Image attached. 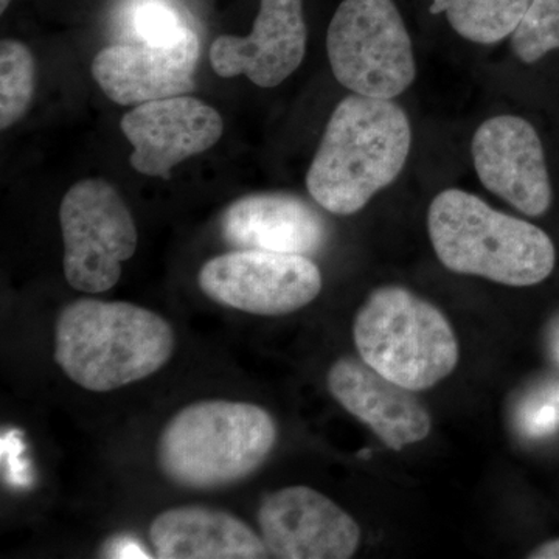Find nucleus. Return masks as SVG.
Segmentation results:
<instances>
[{
  "label": "nucleus",
  "instance_id": "nucleus-13",
  "mask_svg": "<svg viewBox=\"0 0 559 559\" xmlns=\"http://www.w3.org/2000/svg\"><path fill=\"white\" fill-rule=\"evenodd\" d=\"M200 60V39L189 28L170 46L117 44L98 51L92 76L103 94L121 106L179 97L193 91Z\"/></svg>",
  "mask_w": 559,
  "mask_h": 559
},
{
  "label": "nucleus",
  "instance_id": "nucleus-16",
  "mask_svg": "<svg viewBox=\"0 0 559 559\" xmlns=\"http://www.w3.org/2000/svg\"><path fill=\"white\" fill-rule=\"evenodd\" d=\"M150 540L160 559H263L266 544L246 522L207 507H176L154 518Z\"/></svg>",
  "mask_w": 559,
  "mask_h": 559
},
{
  "label": "nucleus",
  "instance_id": "nucleus-4",
  "mask_svg": "<svg viewBox=\"0 0 559 559\" xmlns=\"http://www.w3.org/2000/svg\"><path fill=\"white\" fill-rule=\"evenodd\" d=\"M277 423L252 403L190 404L165 426L157 462L168 480L189 489H218L248 479L277 443Z\"/></svg>",
  "mask_w": 559,
  "mask_h": 559
},
{
  "label": "nucleus",
  "instance_id": "nucleus-19",
  "mask_svg": "<svg viewBox=\"0 0 559 559\" xmlns=\"http://www.w3.org/2000/svg\"><path fill=\"white\" fill-rule=\"evenodd\" d=\"M559 49V0H532L527 13L511 35L518 60L533 64Z\"/></svg>",
  "mask_w": 559,
  "mask_h": 559
},
{
  "label": "nucleus",
  "instance_id": "nucleus-15",
  "mask_svg": "<svg viewBox=\"0 0 559 559\" xmlns=\"http://www.w3.org/2000/svg\"><path fill=\"white\" fill-rule=\"evenodd\" d=\"M221 234L237 249L305 257L318 253L329 240V227L318 210L289 193L240 198L223 213Z\"/></svg>",
  "mask_w": 559,
  "mask_h": 559
},
{
  "label": "nucleus",
  "instance_id": "nucleus-5",
  "mask_svg": "<svg viewBox=\"0 0 559 559\" xmlns=\"http://www.w3.org/2000/svg\"><path fill=\"white\" fill-rule=\"evenodd\" d=\"M353 340L364 362L414 392L439 384L459 364L450 320L401 286H382L367 297L356 314Z\"/></svg>",
  "mask_w": 559,
  "mask_h": 559
},
{
  "label": "nucleus",
  "instance_id": "nucleus-10",
  "mask_svg": "<svg viewBox=\"0 0 559 559\" xmlns=\"http://www.w3.org/2000/svg\"><path fill=\"white\" fill-rule=\"evenodd\" d=\"M261 538L280 559H348L360 544L358 522L308 487L272 492L259 510Z\"/></svg>",
  "mask_w": 559,
  "mask_h": 559
},
{
  "label": "nucleus",
  "instance_id": "nucleus-20",
  "mask_svg": "<svg viewBox=\"0 0 559 559\" xmlns=\"http://www.w3.org/2000/svg\"><path fill=\"white\" fill-rule=\"evenodd\" d=\"M516 428L527 439L538 440L559 429V384L530 392L516 409Z\"/></svg>",
  "mask_w": 559,
  "mask_h": 559
},
{
  "label": "nucleus",
  "instance_id": "nucleus-8",
  "mask_svg": "<svg viewBox=\"0 0 559 559\" xmlns=\"http://www.w3.org/2000/svg\"><path fill=\"white\" fill-rule=\"evenodd\" d=\"M198 283L223 307L272 318L310 305L322 290V274L310 257L238 249L209 260Z\"/></svg>",
  "mask_w": 559,
  "mask_h": 559
},
{
  "label": "nucleus",
  "instance_id": "nucleus-23",
  "mask_svg": "<svg viewBox=\"0 0 559 559\" xmlns=\"http://www.w3.org/2000/svg\"><path fill=\"white\" fill-rule=\"evenodd\" d=\"M549 341L551 352H554L555 358H557L559 362V316L557 319L554 320V323H551L549 331Z\"/></svg>",
  "mask_w": 559,
  "mask_h": 559
},
{
  "label": "nucleus",
  "instance_id": "nucleus-24",
  "mask_svg": "<svg viewBox=\"0 0 559 559\" xmlns=\"http://www.w3.org/2000/svg\"><path fill=\"white\" fill-rule=\"evenodd\" d=\"M11 0H0V13H5L7 9H9Z\"/></svg>",
  "mask_w": 559,
  "mask_h": 559
},
{
  "label": "nucleus",
  "instance_id": "nucleus-6",
  "mask_svg": "<svg viewBox=\"0 0 559 559\" xmlns=\"http://www.w3.org/2000/svg\"><path fill=\"white\" fill-rule=\"evenodd\" d=\"M326 51L334 79L353 94L393 100L417 79L414 46L393 0H344Z\"/></svg>",
  "mask_w": 559,
  "mask_h": 559
},
{
  "label": "nucleus",
  "instance_id": "nucleus-11",
  "mask_svg": "<svg viewBox=\"0 0 559 559\" xmlns=\"http://www.w3.org/2000/svg\"><path fill=\"white\" fill-rule=\"evenodd\" d=\"M120 130L131 143V167L140 175L170 179L180 162L212 148L223 135L218 110L198 98L142 103L123 116Z\"/></svg>",
  "mask_w": 559,
  "mask_h": 559
},
{
  "label": "nucleus",
  "instance_id": "nucleus-17",
  "mask_svg": "<svg viewBox=\"0 0 559 559\" xmlns=\"http://www.w3.org/2000/svg\"><path fill=\"white\" fill-rule=\"evenodd\" d=\"M532 0H433L432 13L447 14L451 27L471 43H500L513 35Z\"/></svg>",
  "mask_w": 559,
  "mask_h": 559
},
{
  "label": "nucleus",
  "instance_id": "nucleus-1",
  "mask_svg": "<svg viewBox=\"0 0 559 559\" xmlns=\"http://www.w3.org/2000/svg\"><path fill=\"white\" fill-rule=\"evenodd\" d=\"M412 130L393 100L352 94L336 106L307 173V189L320 207L349 216L395 182L406 165Z\"/></svg>",
  "mask_w": 559,
  "mask_h": 559
},
{
  "label": "nucleus",
  "instance_id": "nucleus-3",
  "mask_svg": "<svg viewBox=\"0 0 559 559\" xmlns=\"http://www.w3.org/2000/svg\"><path fill=\"white\" fill-rule=\"evenodd\" d=\"M428 231L447 270L500 285H538L557 263V250L546 231L489 207L468 191L437 194L429 205Z\"/></svg>",
  "mask_w": 559,
  "mask_h": 559
},
{
  "label": "nucleus",
  "instance_id": "nucleus-7",
  "mask_svg": "<svg viewBox=\"0 0 559 559\" xmlns=\"http://www.w3.org/2000/svg\"><path fill=\"white\" fill-rule=\"evenodd\" d=\"M64 240V275L73 289L100 294L121 277V263L132 259L139 235L127 202L103 179L70 187L60 205Z\"/></svg>",
  "mask_w": 559,
  "mask_h": 559
},
{
  "label": "nucleus",
  "instance_id": "nucleus-2",
  "mask_svg": "<svg viewBox=\"0 0 559 559\" xmlns=\"http://www.w3.org/2000/svg\"><path fill=\"white\" fill-rule=\"evenodd\" d=\"M175 345L167 320L128 301L79 299L62 308L55 325V360L91 392L145 380L171 359Z\"/></svg>",
  "mask_w": 559,
  "mask_h": 559
},
{
  "label": "nucleus",
  "instance_id": "nucleus-22",
  "mask_svg": "<svg viewBox=\"0 0 559 559\" xmlns=\"http://www.w3.org/2000/svg\"><path fill=\"white\" fill-rule=\"evenodd\" d=\"M532 559H559V539H551L549 543L540 544L535 550L530 551Z\"/></svg>",
  "mask_w": 559,
  "mask_h": 559
},
{
  "label": "nucleus",
  "instance_id": "nucleus-14",
  "mask_svg": "<svg viewBox=\"0 0 559 559\" xmlns=\"http://www.w3.org/2000/svg\"><path fill=\"white\" fill-rule=\"evenodd\" d=\"M326 384L333 399L390 450L401 451L430 433L432 419L414 390L382 377L360 358L337 359L330 367Z\"/></svg>",
  "mask_w": 559,
  "mask_h": 559
},
{
  "label": "nucleus",
  "instance_id": "nucleus-21",
  "mask_svg": "<svg viewBox=\"0 0 559 559\" xmlns=\"http://www.w3.org/2000/svg\"><path fill=\"white\" fill-rule=\"evenodd\" d=\"M134 25L143 43L153 46H170L189 32V27L182 24L175 10L154 0L142 3L135 10Z\"/></svg>",
  "mask_w": 559,
  "mask_h": 559
},
{
  "label": "nucleus",
  "instance_id": "nucleus-9",
  "mask_svg": "<svg viewBox=\"0 0 559 559\" xmlns=\"http://www.w3.org/2000/svg\"><path fill=\"white\" fill-rule=\"evenodd\" d=\"M481 186L527 216L551 204V183L543 142L532 123L518 116L485 120L471 142Z\"/></svg>",
  "mask_w": 559,
  "mask_h": 559
},
{
  "label": "nucleus",
  "instance_id": "nucleus-18",
  "mask_svg": "<svg viewBox=\"0 0 559 559\" xmlns=\"http://www.w3.org/2000/svg\"><path fill=\"white\" fill-rule=\"evenodd\" d=\"M35 92V58L21 40L0 44V128L10 130L27 114Z\"/></svg>",
  "mask_w": 559,
  "mask_h": 559
},
{
  "label": "nucleus",
  "instance_id": "nucleus-12",
  "mask_svg": "<svg viewBox=\"0 0 559 559\" xmlns=\"http://www.w3.org/2000/svg\"><path fill=\"white\" fill-rule=\"evenodd\" d=\"M307 51V24L301 0H261L248 36L223 35L213 40L209 58L221 79L246 75L271 90L289 79Z\"/></svg>",
  "mask_w": 559,
  "mask_h": 559
}]
</instances>
